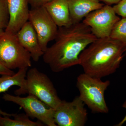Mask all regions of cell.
Wrapping results in <instances>:
<instances>
[{
    "mask_svg": "<svg viewBox=\"0 0 126 126\" xmlns=\"http://www.w3.org/2000/svg\"><path fill=\"white\" fill-rule=\"evenodd\" d=\"M51 0H28V1L32 7H34L43 6Z\"/></svg>",
    "mask_w": 126,
    "mask_h": 126,
    "instance_id": "d6986e66",
    "label": "cell"
},
{
    "mask_svg": "<svg viewBox=\"0 0 126 126\" xmlns=\"http://www.w3.org/2000/svg\"><path fill=\"white\" fill-rule=\"evenodd\" d=\"M85 104L77 96L71 102L62 100L55 109V123L59 126H84L88 119Z\"/></svg>",
    "mask_w": 126,
    "mask_h": 126,
    "instance_id": "52a82bcc",
    "label": "cell"
},
{
    "mask_svg": "<svg viewBox=\"0 0 126 126\" xmlns=\"http://www.w3.org/2000/svg\"><path fill=\"white\" fill-rule=\"evenodd\" d=\"M29 21L36 32L41 49L45 52L48 43L55 39L58 26L44 6L32 7Z\"/></svg>",
    "mask_w": 126,
    "mask_h": 126,
    "instance_id": "ba28073f",
    "label": "cell"
},
{
    "mask_svg": "<svg viewBox=\"0 0 126 126\" xmlns=\"http://www.w3.org/2000/svg\"><path fill=\"white\" fill-rule=\"evenodd\" d=\"M97 39L83 22L59 27L55 42L44 53L43 61L55 73L79 65L81 52Z\"/></svg>",
    "mask_w": 126,
    "mask_h": 126,
    "instance_id": "6da1fadb",
    "label": "cell"
},
{
    "mask_svg": "<svg viewBox=\"0 0 126 126\" xmlns=\"http://www.w3.org/2000/svg\"><path fill=\"white\" fill-rule=\"evenodd\" d=\"M9 21L7 0H0V28L5 30Z\"/></svg>",
    "mask_w": 126,
    "mask_h": 126,
    "instance_id": "e0dca14e",
    "label": "cell"
},
{
    "mask_svg": "<svg viewBox=\"0 0 126 126\" xmlns=\"http://www.w3.org/2000/svg\"><path fill=\"white\" fill-rule=\"evenodd\" d=\"M120 19L113 7L106 5L90 12L82 22L90 27L97 38H102L110 37L115 25Z\"/></svg>",
    "mask_w": 126,
    "mask_h": 126,
    "instance_id": "9c48e42d",
    "label": "cell"
},
{
    "mask_svg": "<svg viewBox=\"0 0 126 126\" xmlns=\"http://www.w3.org/2000/svg\"><path fill=\"white\" fill-rule=\"evenodd\" d=\"M28 68L19 69L16 73L12 75H2L0 77V94L5 92L11 87L17 86L19 89L15 91L17 95L23 94L25 86L26 78ZM0 114L4 117H13L14 113H7L0 110Z\"/></svg>",
    "mask_w": 126,
    "mask_h": 126,
    "instance_id": "5bb4252c",
    "label": "cell"
},
{
    "mask_svg": "<svg viewBox=\"0 0 126 126\" xmlns=\"http://www.w3.org/2000/svg\"><path fill=\"white\" fill-rule=\"evenodd\" d=\"M43 6L58 27H67L73 24L68 0H52Z\"/></svg>",
    "mask_w": 126,
    "mask_h": 126,
    "instance_id": "7c38bea8",
    "label": "cell"
},
{
    "mask_svg": "<svg viewBox=\"0 0 126 126\" xmlns=\"http://www.w3.org/2000/svg\"><path fill=\"white\" fill-rule=\"evenodd\" d=\"M110 81H103L84 73L77 78V86L80 99L94 112L107 113L109 108L104 94L109 86Z\"/></svg>",
    "mask_w": 126,
    "mask_h": 126,
    "instance_id": "3957f363",
    "label": "cell"
},
{
    "mask_svg": "<svg viewBox=\"0 0 126 126\" xmlns=\"http://www.w3.org/2000/svg\"><path fill=\"white\" fill-rule=\"evenodd\" d=\"M113 8L116 14L126 18V0H121Z\"/></svg>",
    "mask_w": 126,
    "mask_h": 126,
    "instance_id": "ac0fdd59",
    "label": "cell"
},
{
    "mask_svg": "<svg viewBox=\"0 0 126 126\" xmlns=\"http://www.w3.org/2000/svg\"><path fill=\"white\" fill-rule=\"evenodd\" d=\"M15 74L13 70L5 67L0 63V75H12Z\"/></svg>",
    "mask_w": 126,
    "mask_h": 126,
    "instance_id": "ffe728a7",
    "label": "cell"
},
{
    "mask_svg": "<svg viewBox=\"0 0 126 126\" xmlns=\"http://www.w3.org/2000/svg\"></svg>",
    "mask_w": 126,
    "mask_h": 126,
    "instance_id": "cb8c5ba5",
    "label": "cell"
},
{
    "mask_svg": "<svg viewBox=\"0 0 126 126\" xmlns=\"http://www.w3.org/2000/svg\"><path fill=\"white\" fill-rule=\"evenodd\" d=\"M25 83L23 94H33L54 109L62 101L49 77L36 68L27 70Z\"/></svg>",
    "mask_w": 126,
    "mask_h": 126,
    "instance_id": "277c9868",
    "label": "cell"
},
{
    "mask_svg": "<svg viewBox=\"0 0 126 126\" xmlns=\"http://www.w3.org/2000/svg\"><path fill=\"white\" fill-rule=\"evenodd\" d=\"M14 119L9 117L0 116V126H43L44 124L38 121L34 122L24 113H15Z\"/></svg>",
    "mask_w": 126,
    "mask_h": 126,
    "instance_id": "9a60e30c",
    "label": "cell"
},
{
    "mask_svg": "<svg viewBox=\"0 0 126 126\" xmlns=\"http://www.w3.org/2000/svg\"><path fill=\"white\" fill-rule=\"evenodd\" d=\"M126 51V43L108 37L97 38L79 56V64L84 73L102 79L115 73Z\"/></svg>",
    "mask_w": 126,
    "mask_h": 126,
    "instance_id": "7a4b0ae2",
    "label": "cell"
},
{
    "mask_svg": "<svg viewBox=\"0 0 126 126\" xmlns=\"http://www.w3.org/2000/svg\"><path fill=\"white\" fill-rule=\"evenodd\" d=\"M102 1L106 4V5H110L113 4H116L120 1L121 0H99Z\"/></svg>",
    "mask_w": 126,
    "mask_h": 126,
    "instance_id": "44dd1931",
    "label": "cell"
},
{
    "mask_svg": "<svg viewBox=\"0 0 126 126\" xmlns=\"http://www.w3.org/2000/svg\"><path fill=\"white\" fill-rule=\"evenodd\" d=\"M19 42L26 50L34 61L38 62L44 52L40 45L36 32L28 21L16 34Z\"/></svg>",
    "mask_w": 126,
    "mask_h": 126,
    "instance_id": "8fae6325",
    "label": "cell"
},
{
    "mask_svg": "<svg viewBox=\"0 0 126 126\" xmlns=\"http://www.w3.org/2000/svg\"><path fill=\"white\" fill-rule=\"evenodd\" d=\"M123 107L124 108L126 109V100L125 101V102L123 104ZM126 122V115H125V117H124V118L122 119V120L121 121V122H119V123H118L117 124L116 126H121L123 125V124Z\"/></svg>",
    "mask_w": 126,
    "mask_h": 126,
    "instance_id": "7402d4cb",
    "label": "cell"
},
{
    "mask_svg": "<svg viewBox=\"0 0 126 126\" xmlns=\"http://www.w3.org/2000/svg\"><path fill=\"white\" fill-rule=\"evenodd\" d=\"M31 56L20 44L16 35L5 32L0 37V63L10 70L32 66Z\"/></svg>",
    "mask_w": 126,
    "mask_h": 126,
    "instance_id": "5b68a950",
    "label": "cell"
},
{
    "mask_svg": "<svg viewBox=\"0 0 126 126\" xmlns=\"http://www.w3.org/2000/svg\"><path fill=\"white\" fill-rule=\"evenodd\" d=\"M5 32V30L0 28V37H1Z\"/></svg>",
    "mask_w": 126,
    "mask_h": 126,
    "instance_id": "603a6c76",
    "label": "cell"
},
{
    "mask_svg": "<svg viewBox=\"0 0 126 126\" xmlns=\"http://www.w3.org/2000/svg\"><path fill=\"white\" fill-rule=\"evenodd\" d=\"M70 17L73 24L79 23L90 12L104 5L99 0H68Z\"/></svg>",
    "mask_w": 126,
    "mask_h": 126,
    "instance_id": "4fadbf2b",
    "label": "cell"
},
{
    "mask_svg": "<svg viewBox=\"0 0 126 126\" xmlns=\"http://www.w3.org/2000/svg\"><path fill=\"white\" fill-rule=\"evenodd\" d=\"M110 37L126 43V18H123L117 23Z\"/></svg>",
    "mask_w": 126,
    "mask_h": 126,
    "instance_id": "2e32d148",
    "label": "cell"
},
{
    "mask_svg": "<svg viewBox=\"0 0 126 126\" xmlns=\"http://www.w3.org/2000/svg\"><path fill=\"white\" fill-rule=\"evenodd\" d=\"M28 0H7L9 21L5 32L16 34L29 21Z\"/></svg>",
    "mask_w": 126,
    "mask_h": 126,
    "instance_id": "30bf717a",
    "label": "cell"
},
{
    "mask_svg": "<svg viewBox=\"0 0 126 126\" xmlns=\"http://www.w3.org/2000/svg\"><path fill=\"white\" fill-rule=\"evenodd\" d=\"M2 98L5 101L12 102L20 106L30 118H36L47 126H57L54 120L55 109L47 106L33 94L21 97L6 93L3 95Z\"/></svg>",
    "mask_w": 126,
    "mask_h": 126,
    "instance_id": "8992f818",
    "label": "cell"
}]
</instances>
